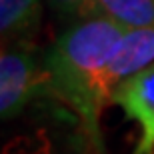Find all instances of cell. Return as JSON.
<instances>
[{
  "label": "cell",
  "mask_w": 154,
  "mask_h": 154,
  "mask_svg": "<svg viewBox=\"0 0 154 154\" xmlns=\"http://www.w3.org/2000/svg\"><path fill=\"white\" fill-rule=\"evenodd\" d=\"M104 16L126 30L154 26V0H92L84 18Z\"/></svg>",
  "instance_id": "5b68a950"
},
{
  "label": "cell",
  "mask_w": 154,
  "mask_h": 154,
  "mask_svg": "<svg viewBox=\"0 0 154 154\" xmlns=\"http://www.w3.org/2000/svg\"><path fill=\"white\" fill-rule=\"evenodd\" d=\"M2 154H56L54 142L46 130H32L18 134L4 144Z\"/></svg>",
  "instance_id": "52a82bcc"
},
{
  "label": "cell",
  "mask_w": 154,
  "mask_h": 154,
  "mask_svg": "<svg viewBox=\"0 0 154 154\" xmlns=\"http://www.w3.org/2000/svg\"><path fill=\"white\" fill-rule=\"evenodd\" d=\"M90 2L92 0H48V4L56 12H62V14H74L76 12L80 16H84Z\"/></svg>",
  "instance_id": "ba28073f"
},
{
  "label": "cell",
  "mask_w": 154,
  "mask_h": 154,
  "mask_svg": "<svg viewBox=\"0 0 154 154\" xmlns=\"http://www.w3.org/2000/svg\"><path fill=\"white\" fill-rule=\"evenodd\" d=\"M124 32V26L110 18H82L58 36L44 62L48 84L72 106L96 146H100L98 118L114 92L108 64Z\"/></svg>",
  "instance_id": "6da1fadb"
},
{
  "label": "cell",
  "mask_w": 154,
  "mask_h": 154,
  "mask_svg": "<svg viewBox=\"0 0 154 154\" xmlns=\"http://www.w3.org/2000/svg\"><path fill=\"white\" fill-rule=\"evenodd\" d=\"M50 82L46 68L40 70L22 46H4L0 56V116L10 120L24 110L40 86Z\"/></svg>",
  "instance_id": "7a4b0ae2"
},
{
  "label": "cell",
  "mask_w": 154,
  "mask_h": 154,
  "mask_svg": "<svg viewBox=\"0 0 154 154\" xmlns=\"http://www.w3.org/2000/svg\"><path fill=\"white\" fill-rule=\"evenodd\" d=\"M40 0H0L2 36H14L30 28L36 20Z\"/></svg>",
  "instance_id": "8992f818"
},
{
  "label": "cell",
  "mask_w": 154,
  "mask_h": 154,
  "mask_svg": "<svg viewBox=\"0 0 154 154\" xmlns=\"http://www.w3.org/2000/svg\"><path fill=\"white\" fill-rule=\"evenodd\" d=\"M112 104L120 106L140 128L134 154H154V62L118 82Z\"/></svg>",
  "instance_id": "3957f363"
},
{
  "label": "cell",
  "mask_w": 154,
  "mask_h": 154,
  "mask_svg": "<svg viewBox=\"0 0 154 154\" xmlns=\"http://www.w3.org/2000/svg\"><path fill=\"white\" fill-rule=\"evenodd\" d=\"M154 62V26L126 30L108 64V78L116 84Z\"/></svg>",
  "instance_id": "277c9868"
}]
</instances>
